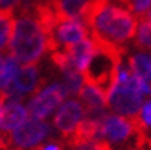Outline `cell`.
I'll list each match as a JSON object with an SVG mask.
<instances>
[{
	"label": "cell",
	"instance_id": "6da1fadb",
	"mask_svg": "<svg viewBox=\"0 0 151 150\" xmlns=\"http://www.w3.org/2000/svg\"><path fill=\"white\" fill-rule=\"evenodd\" d=\"M86 20L90 37L98 45L119 54L133 45L139 23L125 0H99Z\"/></svg>",
	"mask_w": 151,
	"mask_h": 150
},
{
	"label": "cell",
	"instance_id": "7a4b0ae2",
	"mask_svg": "<svg viewBox=\"0 0 151 150\" xmlns=\"http://www.w3.org/2000/svg\"><path fill=\"white\" fill-rule=\"evenodd\" d=\"M47 11L24 9L14 15L12 35L6 54L20 64H40L52 54Z\"/></svg>",
	"mask_w": 151,
	"mask_h": 150
},
{
	"label": "cell",
	"instance_id": "3957f363",
	"mask_svg": "<svg viewBox=\"0 0 151 150\" xmlns=\"http://www.w3.org/2000/svg\"><path fill=\"white\" fill-rule=\"evenodd\" d=\"M76 138L98 139L109 150H140L144 133L133 118L105 112L98 118H87Z\"/></svg>",
	"mask_w": 151,
	"mask_h": 150
},
{
	"label": "cell",
	"instance_id": "277c9868",
	"mask_svg": "<svg viewBox=\"0 0 151 150\" xmlns=\"http://www.w3.org/2000/svg\"><path fill=\"white\" fill-rule=\"evenodd\" d=\"M109 112L134 120L142 103L147 98L139 81L133 75L124 52L119 55L118 64L109 84L105 86Z\"/></svg>",
	"mask_w": 151,
	"mask_h": 150
},
{
	"label": "cell",
	"instance_id": "5b68a950",
	"mask_svg": "<svg viewBox=\"0 0 151 150\" xmlns=\"http://www.w3.org/2000/svg\"><path fill=\"white\" fill-rule=\"evenodd\" d=\"M49 34L52 52H63L88 38L90 29L86 19L52 14L49 19Z\"/></svg>",
	"mask_w": 151,
	"mask_h": 150
},
{
	"label": "cell",
	"instance_id": "8992f818",
	"mask_svg": "<svg viewBox=\"0 0 151 150\" xmlns=\"http://www.w3.org/2000/svg\"><path fill=\"white\" fill-rule=\"evenodd\" d=\"M55 136L50 121L29 117L12 133L6 136V146L11 150H37Z\"/></svg>",
	"mask_w": 151,
	"mask_h": 150
},
{
	"label": "cell",
	"instance_id": "52a82bcc",
	"mask_svg": "<svg viewBox=\"0 0 151 150\" xmlns=\"http://www.w3.org/2000/svg\"><path fill=\"white\" fill-rule=\"evenodd\" d=\"M67 98L69 95L64 89L63 83L60 81V78H57V80L43 81V84L35 91V93L31 98H28L26 106H28L31 117L50 121L57 109Z\"/></svg>",
	"mask_w": 151,
	"mask_h": 150
},
{
	"label": "cell",
	"instance_id": "ba28073f",
	"mask_svg": "<svg viewBox=\"0 0 151 150\" xmlns=\"http://www.w3.org/2000/svg\"><path fill=\"white\" fill-rule=\"evenodd\" d=\"M87 118L88 115L78 96H69L50 118V124L55 135L72 141L78 136Z\"/></svg>",
	"mask_w": 151,
	"mask_h": 150
},
{
	"label": "cell",
	"instance_id": "9c48e42d",
	"mask_svg": "<svg viewBox=\"0 0 151 150\" xmlns=\"http://www.w3.org/2000/svg\"><path fill=\"white\" fill-rule=\"evenodd\" d=\"M98 48L99 45L88 37L63 52H52V58L58 70H75L84 75Z\"/></svg>",
	"mask_w": 151,
	"mask_h": 150
},
{
	"label": "cell",
	"instance_id": "30bf717a",
	"mask_svg": "<svg viewBox=\"0 0 151 150\" xmlns=\"http://www.w3.org/2000/svg\"><path fill=\"white\" fill-rule=\"evenodd\" d=\"M43 84V72L38 64H22L17 72L14 83L6 92L5 98L28 101L35 91Z\"/></svg>",
	"mask_w": 151,
	"mask_h": 150
},
{
	"label": "cell",
	"instance_id": "8fae6325",
	"mask_svg": "<svg viewBox=\"0 0 151 150\" xmlns=\"http://www.w3.org/2000/svg\"><path fill=\"white\" fill-rule=\"evenodd\" d=\"M119 55H121L119 52H114L109 48H104V46L99 45V48L95 52L90 64H88L86 74H84L86 80L96 83V84H101V86L105 87L113 77V72H114V67L118 64Z\"/></svg>",
	"mask_w": 151,
	"mask_h": 150
},
{
	"label": "cell",
	"instance_id": "7c38bea8",
	"mask_svg": "<svg viewBox=\"0 0 151 150\" xmlns=\"http://www.w3.org/2000/svg\"><path fill=\"white\" fill-rule=\"evenodd\" d=\"M29 117L31 115H29L28 106H26V101L5 98L2 109H0V136L6 139L8 135L12 133Z\"/></svg>",
	"mask_w": 151,
	"mask_h": 150
},
{
	"label": "cell",
	"instance_id": "4fadbf2b",
	"mask_svg": "<svg viewBox=\"0 0 151 150\" xmlns=\"http://www.w3.org/2000/svg\"><path fill=\"white\" fill-rule=\"evenodd\" d=\"M124 55L144 93L151 96V52L133 48L128 52H124Z\"/></svg>",
	"mask_w": 151,
	"mask_h": 150
},
{
	"label": "cell",
	"instance_id": "5bb4252c",
	"mask_svg": "<svg viewBox=\"0 0 151 150\" xmlns=\"http://www.w3.org/2000/svg\"><path fill=\"white\" fill-rule=\"evenodd\" d=\"M78 100L83 103L88 118H98L104 115L107 109V93L105 87L92 81H86L83 91L79 92Z\"/></svg>",
	"mask_w": 151,
	"mask_h": 150
},
{
	"label": "cell",
	"instance_id": "9a60e30c",
	"mask_svg": "<svg viewBox=\"0 0 151 150\" xmlns=\"http://www.w3.org/2000/svg\"><path fill=\"white\" fill-rule=\"evenodd\" d=\"M98 2L99 0H52V11L55 15L87 19Z\"/></svg>",
	"mask_w": 151,
	"mask_h": 150
},
{
	"label": "cell",
	"instance_id": "2e32d148",
	"mask_svg": "<svg viewBox=\"0 0 151 150\" xmlns=\"http://www.w3.org/2000/svg\"><path fill=\"white\" fill-rule=\"evenodd\" d=\"M60 72V81L63 83L64 89L69 96H78L86 84V77L75 70H58Z\"/></svg>",
	"mask_w": 151,
	"mask_h": 150
},
{
	"label": "cell",
	"instance_id": "e0dca14e",
	"mask_svg": "<svg viewBox=\"0 0 151 150\" xmlns=\"http://www.w3.org/2000/svg\"><path fill=\"white\" fill-rule=\"evenodd\" d=\"M20 66L22 64L17 60H14L12 57H9V55L6 57L3 69H2V72H0V95H2L3 98H5L6 92L9 91V87L12 86L14 78H15L17 72H19Z\"/></svg>",
	"mask_w": 151,
	"mask_h": 150
},
{
	"label": "cell",
	"instance_id": "ac0fdd59",
	"mask_svg": "<svg viewBox=\"0 0 151 150\" xmlns=\"http://www.w3.org/2000/svg\"><path fill=\"white\" fill-rule=\"evenodd\" d=\"M133 45L137 49L151 52V20H148V19L139 20Z\"/></svg>",
	"mask_w": 151,
	"mask_h": 150
},
{
	"label": "cell",
	"instance_id": "d6986e66",
	"mask_svg": "<svg viewBox=\"0 0 151 150\" xmlns=\"http://www.w3.org/2000/svg\"><path fill=\"white\" fill-rule=\"evenodd\" d=\"M12 26H14V15L0 12V51L2 52L8 51L12 35Z\"/></svg>",
	"mask_w": 151,
	"mask_h": 150
},
{
	"label": "cell",
	"instance_id": "ffe728a7",
	"mask_svg": "<svg viewBox=\"0 0 151 150\" xmlns=\"http://www.w3.org/2000/svg\"><path fill=\"white\" fill-rule=\"evenodd\" d=\"M134 121L142 133H145V132H148L151 129V96H147L144 100Z\"/></svg>",
	"mask_w": 151,
	"mask_h": 150
},
{
	"label": "cell",
	"instance_id": "44dd1931",
	"mask_svg": "<svg viewBox=\"0 0 151 150\" xmlns=\"http://www.w3.org/2000/svg\"><path fill=\"white\" fill-rule=\"evenodd\" d=\"M70 150H109V147L98 139L75 138L70 141Z\"/></svg>",
	"mask_w": 151,
	"mask_h": 150
},
{
	"label": "cell",
	"instance_id": "7402d4cb",
	"mask_svg": "<svg viewBox=\"0 0 151 150\" xmlns=\"http://www.w3.org/2000/svg\"><path fill=\"white\" fill-rule=\"evenodd\" d=\"M24 9H31V0H0V12L15 15Z\"/></svg>",
	"mask_w": 151,
	"mask_h": 150
},
{
	"label": "cell",
	"instance_id": "603a6c76",
	"mask_svg": "<svg viewBox=\"0 0 151 150\" xmlns=\"http://www.w3.org/2000/svg\"><path fill=\"white\" fill-rule=\"evenodd\" d=\"M125 3L139 20L145 19L148 11L151 9V0H125Z\"/></svg>",
	"mask_w": 151,
	"mask_h": 150
},
{
	"label": "cell",
	"instance_id": "cb8c5ba5",
	"mask_svg": "<svg viewBox=\"0 0 151 150\" xmlns=\"http://www.w3.org/2000/svg\"><path fill=\"white\" fill-rule=\"evenodd\" d=\"M37 150H67V149H64L58 141L50 139V141H47V143H44L41 147H38Z\"/></svg>",
	"mask_w": 151,
	"mask_h": 150
},
{
	"label": "cell",
	"instance_id": "d4e9b609",
	"mask_svg": "<svg viewBox=\"0 0 151 150\" xmlns=\"http://www.w3.org/2000/svg\"><path fill=\"white\" fill-rule=\"evenodd\" d=\"M144 147L145 150H151V129L144 133Z\"/></svg>",
	"mask_w": 151,
	"mask_h": 150
},
{
	"label": "cell",
	"instance_id": "484cf974",
	"mask_svg": "<svg viewBox=\"0 0 151 150\" xmlns=\"http://www.w3.org/2000/svg\"><path fill=\"white\" fill-rule=\"evenodd\" d=\"M6 57H8L6 52L0 51V72H2V69H3V64H5V61H6Z\"/></svg>",
	"mask_w": 151,
	"mask_h": 150
},
{
	"label": "cell",
	"instance_id": "4316f807",
	"mask_svg": "<svg viewBox=\"0 0 151 150\" xmlns=\"http://www.w3.org/2000/svg\"><path fill=\"white\" fill-rule=\"evenodd\" d=\"M0 150H11L9 147L6 146V139L0 136Z\"/></svg>",
	"mask_w": 151,
	"mask_h": 150
},
{
	"label": "cell",
	"instance_id": "83f0119b",
	"mask_svg": "<svg viewBox=\"0 0 151 150\" xmlns=\"http://www.w3.org/2000/svg\"><path fill=\"white\" fill-rule=\"evenodd\" d=\"M3 101H5V98H3L2 95H0V109H2V104H3Z\"/></svg>",
	"mask_w": 151,
	"mask_h": 150
},
{
	"label": "cell",
	"instance_id": "f1b7e54d",
	"mask_svg": "<svg viewBox=\"0 0 151 150\" xmlns=\"http://www.w3.org/2000/svg\"><path fill=\"white\" fill-rule=\"evenodd\" d=\"M145 19H148V20H151V9L148 11V14H147V17H145Z\"/></svg>",
	"mask_w": 151,
	"mask_h": 150
}]
</instances>
